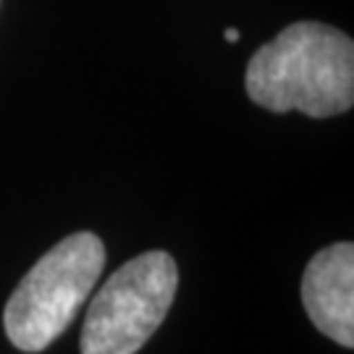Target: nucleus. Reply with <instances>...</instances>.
Returning <instances> with one entry per match:
<instances>
[{"label": "nucleus", "mask_w": 354, "mask_h": 354, "mask_svg": "<svg viewBox=\"0 0 354 354\" xmlns=\"http://www.w3.org/2000/svg\"><path fill=\"white\" fill-rule=\"evenodd\" d=\"M247 95L273 113L328 118L354 102V42L317 21L286 26L247 66Z\"/></svg>", "instance_id": "obj_1"}, {"label": "nucleus", "mask_w": 354, "mask_h": 354, "mask_svg": "<svg viewBox=\"0 0 354 354\" xmlns=\"http://www.w3.org/2000/svg\"><path fill=\"white\" fill-rule=\"evenodd\" d=\"M105 268V244L92 231L61 239L19 281L3 310L8 342L21 352L48 349L87 302Z\"/></svg>", "instance_id": "obj_2"}, {"label": "nucleus", "mask_w": 354, "mask_h": 354, "mask_svg": "<svg viewBox=\"0 0 354 354\" xmlns=\"http://www.w3.org/2000/svg\"><path fill=\"white\" fill-rule=\"evenodd\" d=\"M178 268L163 250L129 260L92 297L82 354H137L160 328L176 299Z\"/></svg>", "instance_id": "obj_3"}, {"label": "nucleus", "mask_w": 354, "mask_h": 354, "mask_svg": "<svg viewBox=\"0 0 354 354\" xmlns=\"http://www.w3.org/2000/svg\"><path fill=\"white\" fill-rule=\"evenodd\" d=\"M302 304L320 333L354 346V244L336 241L307 263L302 276Z\"/></svg>", "instance_id": "obj_4"}, {"label": "nucleus", "mask_w": 354, "mask_h": 354, "mask_svg": "<svg viewBox=\"0 0 354 354\" xmlns=\"http://www.w3.org/2000/svg\"><path fill=\"white\" fill-rule=\"evenodd\" d=\"M226 39L228 42H236L239 39V29H226Z\"/></svg>", "instance_id": "obj_5"}]
</instances>
